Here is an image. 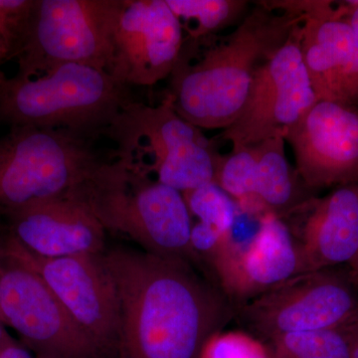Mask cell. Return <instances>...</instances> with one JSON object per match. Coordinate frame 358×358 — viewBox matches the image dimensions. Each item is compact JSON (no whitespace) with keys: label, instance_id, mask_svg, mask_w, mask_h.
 <instances>
[{"label":"cell","instance_id":"cell-1","mask_svg":"<svg viewBox=\"0 0 358 358\" xmlns=\"http://www.w3.org/2000/svg\"><path fill=\"white\" fill-rule=\"evenodd\" d=\"M101 257L119 299L117 358H199L235 319L225 294L188 264L124 247Z\"/></svg>","mask_w":358,"mask_h":358},{"label":"cell","instance_id":"cell-2","mask_svg":"<svg viewBox=\"0 0 358 358\" xmlns=\"http://www.w3.org/2000/svg\"><path fill=\"white\" fill-rule=\"evenodd\" d=\"M301 22V15L259 2L199 60L180 57L167 95L176 112L199 129H227L243 109L257 70Z\"/></svg>","mask_w":358,"mask_h":358},{"label":"cell","instance_id":"cell-3","mask_svg":"<svg viewBox=\"0 0 358 358\" xmlns=\"http://www.w3.org/2000/svg\"><path fill=\"white\" fill-rule=\"evenodd\" d=\"M67 195L86 207L105 231L124 235L148 253L204 271L192 244V217L178 190L115 159L102 160Z\"/></svg>","mask_w":358,"mask_h":358},{"label":"cell","instance_id":"cell-4","mask_svg":"<svg viewBox=\"0 0 358 358\" xmlns=\"http://www.w3.org/2000/svg\"><path fill=\"white\" fill-rule=\"evenodd\" d=\"M129 87L107 71L63 64L41 75L0 82V122L13 127L68 129L95 138L124 105Z\"/></svg>","mask_w":358,"mask_h":358},{"label":"cell","instance_id":"cell-5","mask_svg":"<svg viewBox=\"0 0 358 358\" xmlns=\"http://www.w3.org/2000/svg\"><path fill=\"white\" fill-rule=\"evenodd\" d=\"M101 134L115 143V159L179 192L215 181L221 155L169 96L157 106L131 101Z\"/></svg>","mask_w":358,"mask_h":358},{"label":"cell","instance_id":"cell-6","mask_svg":"<svg viewBox=\"0 0 358 358\" xmlns=\"http://www.w3.org/2000/svg\"><path fill=\"white\" fill-rule=\"evenodd\" d=\"M92 138L68 129L11 128L0 138V216L79 185L102 162Z\"/></svg>","mask_w":358,"mask_h":358},{"label":"cell","instance_id":"cell-7","mask_svg":"<svg viewBox=\"0 0 358 358\" xmlns=\"http://www.w3.org/2000/svg\"><path fill=\"white\" fill-rule=\"evenodd\" d=\"M235 319L265 341L358 322V286L346 267L293 275L237 308Z\"/></svg>","mask_w":358,"mask_h":358},{"label":"cell","instance_id":"cell-8","mask_svg":"<svg viewBox=\"0 0 358 358\" xmlns=\"http://www.w3.org/2000/svg\"><path fill=\"white\" fill-rule=\"evenodd\" d=\"M115 0H36L16 61L18 76L43 74L63 64L109 72Z\"/></svg>","mask_w":358,"mask_h":358},{"label":"cell","instance_id":"cell-9","mask_svg":"<svg viewBox=\"0 0 358 358\" xmlns=\"http://www.w3.org/2000/svg\"><path fill=\"white\" fill-rule=\"evenodd\" d=\"M0 320L36 358H107L41 278L1 251Z\"/></svg>","mask_w":358,"mask_h":358},{"label":"cell","instance_id":"cell-10","mask_svg":"<svg viewBox=\"0 0 358 358\" xmlns=\"http://www.w3.org/2000/svg\"><path fill=\"white\" fill-rule=\"evenodd\" d=\"M301 23L255 73L241 113L220 138L232 150L284 138L317 102L303 64Z\"/></svg>","mask_w":358,"mask_h":358},{"label":"cell","instance_id":"cell-11","mask_svg":"<svg viewBox=\"0 0 358 358\" xmlns=\"http://www.w3.org/2000/svg\"><path fill=\"white\" fill-rule=\"evenodd\" d=\"M0 251L31 268L107 358H117L120 308L112 275L100 255L46 258L4 238Z\"/></svg>","mask_w":358,"mask_h":358},{"label":"cell","instance_id":"cell-12","mask_svg":"<svg viewBox=\"0 0 358 358\" xmlns=\"http://www.w3.org/2000/svg\"><path fill=\"white\" fill-rule=\"evenodd\" d=\"M185 40L166 0H115L109 73L129 88L155 86L173 74Z\"/></svg>","mask_w":358,"mask_h":358},{"label":"cell","instance_id":"cell-13","mask_svg":"<svg viewBox=\"0 0 358 358\" xmlns=\"http://www.w3.org/2000/svg\"><path fill=\"white\" fill-rule=\"evenodd\" d=\"M265 2L272 8L303 16L301 55L317 100L358 109V37L343 18L341 3Z\"/></svg>","mask_w":358,"mask_h":358},{"label":"cell","instance_id":"cell-14","mask_svg":"<svg viewBox=\"0 0 358 358\" xmlns=\"http://www.w3.org/2000/svg\"><path fill=\"white\" fill-rule=\"evenodd\" d=\"M285 141L268 138L221 155L214 183L245 213L287 220L313 197L289 164Z\"/></svg>","mask_w":358,"mask_h":358},{"label":"cell","instance_id":"cell-15","mask_svg":"<svg viewBox=\"0 0 358 358\" xmlns=\"http://www.w3.org/2000/svg\"><path fill=\"white\" fill-rule=\"evenodd\" d=\"M212 282L236 310L259 294L300 274V259L288 224L275 215L263 216L246 243L234 234L207 264Z\"/></svg>","mask_w":358,"mask_h":358},{"label":"cell","instance_id":"cell-16","mask_svg":"<svg viewBox=\"0 0 358 358\" xmlns=\"http://www.w3.org/2000/svg\"><path fill=\"white\" fill-rule=\"evenodd\" d=\"M285 141L293 148L296 171L308 189L358 183V109L317 101Z\"/></svg>","mask_w":358,"mask_h":358},{"label":"cell","instance_id":"cell-17","mask_svg":"<svg viewBox=\"0 0 358 358\" xmlns=\"http://www.w3.org/2000/svg\"><path fill=\"white\" fill-rule=\"evenodd\" d=\"M300 259V274L346 267L358 254V183L334 187L287 219Z\"/></svg>","mask_w":358,"mask_h":358},{"label":"cell","instance_id":"cell-18","mask_svg":"<svg viewBox=\"0 0 358 358\" xmlns=\"http://www.w3.org/2000/svg\"><path fill=\"white\" fill-rule=\"evenodd\" d=\"M9 239L46 258L100 255L106 231L99 221L69 195L43 200L2 216Z\"/></svg>","mask_w":358,"mask_h":358},{"label":"cell","instance_id":"cell-19","mask_svg":"<svg viewBox=\"0 0 358 358\" xmlns=\"http://www.w3.org/2000/svg\"><path fill=\"white\" fill-rule=\"evenodd\" d=\"M188 38L197 42L233 24L248 2L242 0H166Z\"/></svg>","mask_w":358,"mask_h":358},{"label":"cell","instance_id":"cell-20","mask_svg":"<svg viewBox=\"0 0 358 358\" xmlns=\"http://www.w3.org/2000/svg\"><path fill=\"white\" fill-rule=\"evenodd\" d=\"M352 326L282 334L268 341L271 355L272 358H350Z\"/></svg>","mask_w":358,"mask_h":358},{"label":"cell","instance_id":"cell-21","mask_svg":"<svg viewBox=\"0 0 358 358\" xmlns=\"http://www.w3.org/2000/svg\"><path fill=\"white\" fill-rule=\"evenodd\" d=\"M192 217L223 237L233 234L237 205L216 183L182 193Z\"/></svg>","mask_w":358,"mask_h":358},{"label":"cell","instance_id":"cell-22","mask_svg":"<svg viewBox=\"0 0 358 358\" xmlns=\"http://www.w3.org/2000/svg\"><path fill=\"white\" fill-rule=\"evenodd\" d=\"M35 6L36 0H0V64L17 57Z\"/></svg>","mask_w":358,"mask_h":358},{"label":"cell","instance_id":"cell-23","mask_svg":"<svg viewBox=\"0 0 358 358\" xmlns=\"http://www.w3.org/2000/svg\"><path fill=\"white\" fill-rule=\"evenodd\" d=\"M199 358H272L260 341L242 331L213 334L207 339Z\"/></svg>","mask_w":358,"mask_h":358},{"label":"cell","instance_id":"cell-24","mask_svg":"<svg viewBox=\"0 0 358 358\" xmlns=\"http://www.w3.org/2000/svg\"><path fill=\"white\" fill-rule=\"evenodd\" d=\"M343 18L358 37V1L341 2Z\"/></svg>","mask_w":358,"mask_h":358},{"label":"cell","instance_id":"cell-25","mask_svg":"<svg viewBox=\"0 0 358 358\" xmlns=\"http://www.w3.org/2000/svg\"><path fill=\"white\" fill-rule=\"evenodd\" d=\"M350 358H358V322L350 329Z\"/></svg>","mask_w":358,"mask_h":358},{"label":"cell","instance_id":"cell-26","mask_svg":"<svg viewBox=\"0 0 358 358\" xmlns=\"http://www.w3.org/2000/svg\"><path fill=\"white\" fill-rule=\"evenodd\" d=\"M346 268H348L353 282L358 286V254L357 256L355 257V260H353L350 265L346 266Z\"/></svg>","mask_w":358,"mask_h":358},{"label":"cell","instance_id":"cell-27","mask_svg":"<svg viewBox=\"0 0 358 358\" xmlns=\"http://www.w3.org/2000/svg\"><path fill=\"white\" fill-rule=\"evenodd\" d=\"M8 341H10V339H9L8 336H7L3 322L0 320V345L8 343Z\"/></svg>","mask_w":358,"mask_h":358},{"label":"cell","instance_id":"cell-28","mask_svg":"<svg viewBox=\"0 0 358 358\" xmlns=\"http://www.w3.org/2000/svg\"><path fill=\"white\" fill-rule=\"evenodd\" d=\"M4 78H6V76H4V75H3V74H2L1 71H0V82H1V81H2V80H3V79H4Z\"/></svg>","mask_w":358,"mask_h":358}]
</instances>
